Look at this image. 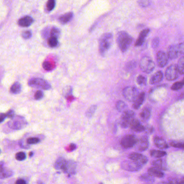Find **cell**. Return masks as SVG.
<instances>
[{"label":"cell","instance_id":"1","mask_svg":"<svg viewBox=\"0 0 184 184\" xmlns=\"http://www.w3.org/2000/svg\"><path fill=\"white\" fill-rule=\"evenodd\" d=\"M113 42V35L106 33L102 35L98 41V50L102 56H104L111 49Z\"/></svg>","mask_w":184,"mask_h":184},{"label":"cell","instance_id":"2","mask_svg":"<svg viewBox=\"0 0 184 184\" xmlns=\"http://www.w3.org/2000/svg\"><path fill=\"white\" fill-rule=\"evenodd\" d=\"M117 42L120 50L124 53L129 49L132 43V38L126 31H120L117 34Z\"/></svg>","mask_w":184,"mask_h":184},{"label":"cell","instance_id":"3","mask_svg":"<svg viewBox=\"0 0 184 184\" xmlns=\"http://www.w3.org/2000/svg\"><path fill=\"white\" fill-rule=\"evenodd\" d=\"M183 53H184V43H181L170 45L168 48L167 55L170 59H175Z\"/></svg>","mask_w":184,"mask_h":184},{"label":"cell","instance_id":"4","mask_svg":"<svg viewBox=\"0 0 184 184\" xmlns=\"http://www.w3.org/2000/svg\"><path fill=\"white\" fill-rule=\"evenodd\" d=\"M139 67L142 71L146 74H150L155 68V64L149 57H143L140 61Z\"/></svg>","mask_w":184,"mask_h":184},{"label":"cell","instance_id":"5","mask_svg":"<svg viewBox=\"0 0 184 184\" xmlns=\"http://www.w3.org/2000/svg\"><path fill=\"white\" fill-rule=\"evenodd\" d=\"M28 85L31 87L39 88L47 90L51 88V85L46 80L40 78H32L28 82Z\"/></svg>","mask_w":184,"mask_h":184},{"label":"cell","instance_id":"6","mask_svg":"<svg viewBox=\"0 0 184 184\" xmlns=\"http://www.w3.org/2000/svg\"><path fill=\"white\" fill-rule=\"evenodd\" d=\"M138 89L134 87H128L124 89L123 91V97L126 100L130 102H134L139 95Z\"/></svg>","mask_w":184,"mask_h":184},{"label":"cell","instance_id":"7","mask_svg":"<svg viewBox=\"0 0 184 184\" xmlns=\"http://www.w3.org/2000/svg\"><path fill=\"white\" fill-rule=\"evenodd\" d=\"M135 113L132 110H127L122 113L121 117L120 125L123 128H128L131 121L135 117Z\"/></svg>","mask_w":184,"mask_h":184},{"label":"cell","instance_id":"8","mask_svg":"<svg viewBox=\"0 0 184 184\" xmlns=\"http://www.w3.org/2000/svg\"><path fill=\"white\" fill-rule=\"evenodd\" d=\"M137 141L138 139L135 136L132 134H128L123 137L121 141V144L123 148L129 149L135 146Z\"/></svg>","mask_w":184,"mask_h":184},{"label":"cell","instance_id":"9","mask_svg":"<svg viewBox=\"0 0 184 184\" xmlns=\"http://www.w3.org/2000/svg\"><path fill=\"white\" fill-rule=\"evenodd\" d=\"M121 168L129 172H137L142 168V166L139 165L137 162L132 160H124L121 163Z\"/></svg>","mask_w":184,"mask_h":184},{"label":"cell","instance_id":"10","mask_svg":"<svg viewBox=\"0 0 184 184\" xmlns=\"http://www.w3.org/2000/svg\"><path fill=\"white\" fill-rule=\"evenodd\" d=\"M27 124L26 121L24 118L21 116L14 117L8 123V125L10 128L14 130H19L25 126Z\"/></svg>","mask_w":184,"mask_h":184},{"label":"cell","instance_id":"11","mask_svg":"<svg viewBox=\"0 0 184 184\" xmlns=\"http://www.w3.org/2000/svg\"><path fill=\"white\" fill-rule=\"evenodd\" d=\"M165 76L166 79L170 81H175L177 79L179 76V72L178 71L177 66L172 64L168 66L166 69Z\"/></svg>","mask_w":184,"mask_h":184},{"label":"cell","instance_id":"12","mask_svg":"<svg viewBox=\"0 0 184 184\" xmlns=\"http://www.w3.org/2000/svg\"><path fill=\"white\" fill-rule=\"evenodd\" d=\"M129 159L132 161H134L142 166L145 165L148 161V159L146 156L138 153H131L130 154H129Z\"/></svg>","mask_w":184,"mask_h":184},{"label":"cell","instance_id":"13","mask_svg":"<svg viewBox=\"0 0 184 184\" xmlns=\"http://www.w3.org/2000/svg\"><path fill=\"white\" fill-rule=\"evenodd\" d=\"M149 146V139L147 136H142L138 139V141L135 145L137 150L141 152L146 151L148 149Z\"/></svg>","mask_w":184,"mask_h":184},{"label":"cell","instance_id":"14","mask_svg":"<svg viewBox=\"0 0 184 184\" xmlns=\"http://www.w3.org/2000/svg\"><path fill=\"white\" fill-rule=\"evenodd\" d=\"M157 62L158 66L160 68L165 66L168 63V56L163 51H160L157 54Z\"/></svg>","mask_w":184,"mask_h":184},{"label":"cell","instance_id":"15","mask_svg":"<svg viewBox=\"0 0 184 184\" xmlns=\"http://www.w3.org/2000/svg\"><path fill=\"white\" fill-rule=\"evenodd\" d=\"M129 127L132 131L136 132H142L145 131V127L142 124L139 120L135 118L130 122Z\"/></svg>","mask_w":184,"mask_h":184},{"label":"cell","instance_id":"16","mask_svg":"<svg viewBox=\"0 0 184 184\" xmlns=\"http://www.w3.org/2000/svg\"><path fill=\"white\" fill-rule=\"evenodd\" d=\"M77 169V163L73 160L67 161L66 165L64 169V171L68 175H74Z\"/></svg>","mask_w":184,"mask_h":184},{"label":"cell","instance_id":"17","mask_svg":"<svg viewBox=\"0 0 184 184\" xmlns=\"http://www.w3.org/2000/svg\"><path fill=\"white\" fill-rule=\"evenodd\" d=\"M150 31V30L149 29H145L140 32L138 38L135 43L136 47L141 46L144 43L145 38L147 37V36L149 34Z\"/></svg>","mask_w":184,"mask_h":184},{"label":"cell","instance_id":"18","mask_svg":"<svg viewBox=\"0 0 184 184\" xmlns=\"http://www.w3.org/2000/svg\"><path fill=\"white\" fill-rule=\"evenodd\" d=\"M34 21L32 17L30 16H25L19 19L18 25L22 27H28L33 23Z\"/></svg>","mask_w":184,"mask_h":184},{"label":"cell","instance_id":"19","mask_svg":"<svg viewBox=\"0 0 184 184\" xmlns=\"http://www.w3.org/2000/svg\"><path fill=\"white\" fill-rule=\"evenodd\" d=\"M163 79V74L161 71H158L155 72L150 79V84H156L162 81Z\"/></svg>","mask_w":184,"mask_h":184},{"label":"cell","instance_id":"20","mask_svg":"<svg viewBox=\"0 0 184 184\" xmlns=\"http://www.w3.org/2000/svg\"><path fill=\"white\" fill-rule=\"evenodd\" d=\"M145 98V94L144 92H142L139 94L138 97L136 98V100H135V102H134V104L132 105L133 108L135 110L139 109L144 102Z\"/></svg>","mask_w":184,"mask_h":184},{"label":"cell","instance_id":"21","mask_svg":"<svg viewBox=\"0 0 184 184\" xmlns=\"http://www.w3.org/2000/svg\"><path fill=\"white\" fill-rule=\"evenodd\" d=\"M153 141L155 145L160 149H166L169 147V145L162 138L156 137L154 138Z\"/></svg>","mask_w":184,"mask_h":184},{"label":"cell","instance_id":"22","mask_svg":"<svg viewBox=\"0 0 184 184\" xmlns=\"http://www.w3.org/2000/svg\"><path fill=\"white\" fill-rule=\"evenodd\" d=\"M152 165L154 167L159 169L161 171L167 170V164L163 159H157L154 160L152 162Z\"/></svg>","mask_w":184,"mask_h":184},{"label":"cell","instance_id":"23","mask_svg":"<svg viewBox=\"0 0 184 184\" xmlns=\"http://www.w3.org/2000/svg\"><path fill=\"white\" fill-rule=\"evenodd\" d=\"M66 162L67 160L66 159L64 158L60 157L56 160L54 164V167L57 170H64Z\"/></svg>","mask_w":184,"mask_h":184},{"label":"cell","instance_id":"24","mask_svg":"<svg viewBox=\"0 0 184 184\" xmlns=\"http://www.w3.org/2000/svg\"><path fill=\"white\" fill-rule=\"evenodd\" d=\"M73 13L72 12L65 13L59 18V21L62 25H66L70 22L73 17Z\"/></svg>","mask_w":184,"mask_h":184},{"label":"cell","instance_id":"25","mask_svg":"<svg viewBox=\"0 0 184 184\" xmlns=\"http://www.w3.org/2000/svg\"><path fill=\"white\" fill-rule=\"evenodd\" d=\"M14 175V172L9 169L2 167L0 168V179L11 177Z\"/></svg>","mask_w":184,"mask_h":184},{"label":"cell","instance_id":"26","mask_svg":"<svg viewBox=\"0 0 184 184\" xmlns=\"http://www.w3.org/2000/svg\"><path fill=\"white\" fill-rule=\"evenodd\" d=\"M148 173L150 174L151 175L157 178H163L164 177V173L163 172L159 169H157L156 167H151L148 170Z\"/></svg>","mask_w":184,"mask_h":184},{"label":"cell","instance_id":"27","mask_svg":"<svg viewBox=\"0 0 184 184\" xmlns=\"http://www.w3.org/2000/svg\"><path fill=\"white\" fill-rule=\"evenodd\" d=\"M151 110L149 108H145L142 110L141 113H140V117L143 122H147V121L151 116Z\"/></svg>","mask_w":184,"mask_h":184},{"label":"cell","instance_id":"28","mask_svg":"<svg viewBox=\"0 0 184 184\" xmlns=\"http://www.w3.org/2000/svg\"><path fill=\"white\" fill-rule=\"evenodd\" d=\"M150 155L154 158H160L166 155V152L162 150H153L151 151Z\"/></svg>","mask_w":184,"mask_h":184},{"label":"cell","instance_id":"29","mask_svg":"<svg viewBox=\"0 0 184 184\" xmlns=\"http://www.w3.org/2000/svg\"><path fill=\"white\" fill-rule=\"evenodd\" d=\"M22 90L21 84L19 82H15L10 88V92L14 94H19Z\"/></svg>","mask_w":184,"mask_h":184},{"label":"cell","instance_id":"30","mask_svg":"<svg viewBox=\"0 0 184 184\" xmlns=\"http://www.w3.org/2000/svg\"><path fill=\"white\" fill-rule=\"evenodd\" d=\"M127 105H126V103L124 102L122 100H119L117 102L116 104V109L121 113H123L126 110Z\"/></svg>","mask_w":184,"mask_h":184},{"label":"cell","instance_id":"31","mask_svg":"<svg viewBox=\"0 0 184 184\" xmlns=\"http://www.w3.org/2000/svg\"><path fill=\"white\" fill-rule=\"evenodd\" d=\"M177 67L179 74L184 75V56L182 57L178 61Z\"/></svg>","mask_w":184,"mask_h":184},{"label":"cell","instance_id":"32","mask_svg":"<svg viewBox=\"0 0 184 184\" xmlns=\"http://www.w3.org/2000/svg\"><path fill=\"white\" fill-rule=\"evenodd\" d=\"M139 179L142 181H146L148 183H153V181H155L153 177L149 173L141 175L139 177Z\"/></svg>","mask_w":184,"mask_h":184},{"label":"cell","instance_id":"33","mask_svg":"<svg viewBox=\"0 0 184 184\" xmlns=\"http://www.w3.org/2000/svg\"><path fill=\"white\" fill-rule=\"evenodd\" d=\"M47 43L50 47L51 48H55L58 45V40L57 38L55 37H50L48 39Z\"/></svg>","mask_w":184,"mask_h":184},{"label":"cell","instance_id":"34","mask_svg":"<svg viewBox=\"0 0 184 184\" xmlns=\"http://www.w3.org/2000/svg\"><path fill=\"white\" fill-rule=\"evenodd\" d=\"M61 32L59 29L57 27H53L50 31V37H55L58 38L60 36Z\"/></svg>","mask_w":184,"mask_h":184},{"label":"cell","instance_id":"35","mask_svg":"<svg viewBox=\"0 0 184 184\" xmlns=\"http://www.w3.org/2000/svg\"><path fill=\"white\" fill-rule=\"evenodd\" d=\"M96 109H97V106L95 105H93L91 106L89 109L87 110V111H86V117L88 118H91L92 116L94 115V114L95 113Z\"/></svg>","mask_w":184,"mask_h":184},{"label":"cell","instance_id":"36","mask_svg":"<svg viewBox=\"0 0 184 184\" xmlns=\"http://www.w3.org/2000/svg\"><path fill=\"white\" fill-rule=\"evenodd\" d=\"M184 86V83L183 82H177L172 85L171 89L173 91L179 90L182 89Z\"/></svg>","mask_w":184,"mask_h":184},{"label":"cell","instance_id":"37","mask_svg":"<svg viewBox=\"0 0 184 184\" xmlns=\"http://www.w3.org/2000/svg\"><path fill=\"white\" fill-rule=\"evenodd\" d=\"M56 5V2L55 0H49L46 3V8L48 11L51 12L55 8Z\"/></svg>","mask_w":184,"mask_h":184},{"label":"cell","instance_id":"38","mask_svg":"<svg viewBox=\"0 0 184 184\" xmlns=\"http://www.w3.org/2000/svg\"><path fill=\"white\" fill-rule=\"evenodd\" d=\"M147 78L142 75L138 76L137 78V83H138V85H145L147 84Z\"/></svg>","mask_w":184,"mask_h":184},{"label":"cell","instance_id":"39","mask_svg":"<svg viewBox=\"0 0 184 184\" xmlns=\"http://www.w3.org/2000/svg\"><path fill=\"white\" fill-rule=\"evenodd\" d=\"M170 145L175 148L184 149V142L183 141H172L170 143Z\"/></svg>","mask_w":184,"mask_h":184},{"label":"cell","instance_id":"40","mask_svg":"<svg viewBox=\"0 0 184 184\" xmlns=\"http://www.w3.org/2000/svg\"><path fill=\"white\" fill-rule=\"evenodd\" d=\"M16 159L19 161H23L26 159V154L23 152H19L16 154Z\"/></svg>","mask_w":184,"mask_h":184},{"label":"cell","instance_id":"41","mask_svg":"<svg viewBox=\"0 0 184 184\" xmlns=\"http://www.w3.org/2000/svg\"><path fill=\"white\" fill-rule=\"evenodd\" d=\"M72 88L68 86L64 88V89L63 90V95H64L66 97H68V96H70V95L72 94Z\"/></svg>","mask_w":184,"mask_h":184},{"label":"cell","instance_id":"42","mask_svg":"<svg viewBox=\"0 0 184 184\" xmlns=\"http://www.w3.org/2000/svg\"><path fill=\"white\" fill-rule=\"evenodd\" d=\"M42 66H43V69L46 71H50L52 70V65L51 63L48 61H45L43 63Z\"/></svg>","mask_w":184,"mask_h":184},{"label":"cell","instance_id":"43","mask_svg":"<svg viewBox=\"0 0 184 184\" xmlns=\"http://www.w3.org/2000/svg\"><path fill=\"white\" fill-rule=\"evenodd\" d=\"M40 139L38 138L32 137L28 138L27 141V143L28 144H36L40 142Z\"/></svg>","mask_w":184,"mask_h":184},{"label":"cell","instance_id":"44","mask_svg":"<svg viewBox=\"0 0 184 184\" xmlns=\"http://www.w3.org/2000/svg\"><path fill=\"white\" fill-rule=\"evenodd\" d=\"M22 38L24 39H29L32 36V32L30 30H26L22 33Z\"/></svg>","mask_w":184,"mask_h":184},{"label":"cell","instance_id":"45","mask_svg":"<svg viewBox=\"0 0 184 184\" xmlns=\"http://www.w3.org/2000/svg\"><path fill=\"white\" fill-rule=\"evenodd\" d=\"M43 97H44V93L42 91H37L34 95V99L36 100H42Z\"/></svg>","mask_w":184,"mask_h":184},{"label":"cell","instance_id":"46","mask_svg":"<svg viewBox=\"0 0 184 184\" xmlns=\"http://www.w3.org/2000/svg\"><path fill=\"white\" fill-rule=\"evenodd\" d=\"M137 2H138V4L142 7H147V6H149L150 4V1H147V0L138 1Z\"/></svg>","mask_w":184,"mask_h":184},{"label":"cell","instance_id":"47","mask_svg":"<svg viewBox=\"0 0 184 184\" xmlns=\"http://www.w3.org/2000/svg\"><path fill=\"white\" fill-rule=\"evenodd\" d=\"M160 44V39L158 38H154L152 41V47L153 48H157Z\"/></svg>","mask_w":184,"mask_h":184},{"label":"cell","instance_id":"48","mask_svg":"<svg viewBox=\"0 0 184 184\" xmlns=\"http://www.w3.org/2000/svg\"><path fill=\"white\" fill-rule=\"evenodd\" d=\"M6 117H8L9 118L12 119L15 117V112L14 110H10L6 113Z\"/></svg>","mask_w":184,"mask_h":184},{"label":"cell","instance_id":"49","mask_svg":"<svg viewBox=\"0 0 184 184\" xmlns=\"http://www.w3.org/2000/svg\"><path fill=\"white\" fill-rule=\"evenodd\" d=\"M153 131V128L150 126H147V127H145V131L147 132V133H151Z\"/></svg>","mask_w":184,"mask_h":184},{"label":"cell","instance_id":"50","mask_svg":"<svg viewBox=\"0 0 184 184\" xmlns=\"http://www.w3.org/2000/svg\"><path fill=\"white\" fill-rule=\"evenodd\" d=\"M6 118V114L0 113V123L3 122V121Z\"/></svg>","mask_w":184,"mask_h":184},{"label":"cell","instance_id":"51","mask_svg":"<svg viewBox=\"0 0 184 184\" xmlns=\"http://www.w3.org/2000/svg\"><path fill=\"white\" fill-rule=\"evenodd\" d=\"M16 184H27L23 179H19L16 182Z\"/></svg>","mask_w":184,"mask_h":184},{"label":"cell","instance_id":"52","mask_svg":"<svg viewBox=\"0 0 184 184\" xmlns=\"http://www.w3.org/2000/svg\"><path fill=\"white\" fill-rule=\"evenodd\" d=\"M75 148H76L75 144H70V149L71 151L75 150Z\"/></svg>","mask_w":184,"mask_h":184},{"label":"cell","instance_id":"53","mask_svg":"<svg viewBox=\"0 0 184 184\" xmlns=\"http://www.w3.org/2000/svg\"><path fill=\"white\" fill-rule=\"evenodd\" d=\"M33 154H34L33 152H30V153H29V156L31 157H32V156H33Z\"/></svg>","mask_w":184,"mask_h":184},{"label":"cell","instance_id":"54","mask_svg":"<svg viewBox=\"0 0 184 184\" xmlns=\"http://www.w3.org/2000/svg\"><path fill=\"white\" fill-rule=\"evenodd\" d=\"M37 184H44L42 181H38L37 182Z\"/></svg>","mask_w":184,"mask_h":184},{"label":"cell","instance_id":"55","mask_svg":"<svg viewBox=\"0 0 184 184\" xmlns=\"http://www.w3.org/2000/svg\"><path fill=\"white\" fill-rule=\"evenodd\" d=\"M182 82H183V83H184V78H183V81H182Z\"/></svg>","mask_w":184,"mask_h":184}]
</instances>
